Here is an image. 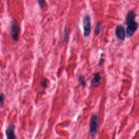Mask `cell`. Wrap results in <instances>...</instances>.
<instances>
[{
	"label": "cell",
	"mask_w": 139,
	"mask_h": 139,
	"mask_svg": "<svg viewBox=\"0 0 139 139\" xmlns=\"http://www.w3.org/2000/svg\"><path fill=\"white\" fill-rule=\"evenodd\" d=\"M4 94H1L0 95V106H2L3 104L4 101Z\"/></svg>",
	"instance_id": "13"
},
{
	"label": "cell",
	"mask_w": 139,
	"mask_h": 139,
	"mask_svg": "<svg viewBox=\"0 0 139 139\" xmlns=\"http://www.w3.org/2000/svg\"><path fill=\"white\" fill-rule=\"evenodd\" d=\"M39 5L40 6L41 8H45L47 6V4L45 1H44V0H39V1H38Z\"/></svg>",
	"instance_id": "11"
},
{
	"label": "cell",
	"mask_w": 139,
	"mask_h": 139,
	"mask_svg": "<svg viewBox=\"0 0 139 139\" xmlns=\"http://www.w3.org/2000/svg\"><path fill=\"white\" fill-rule=\"evenodd\" d=\"M104 63V59H103L102 58H101L100 59V60H99V65H102V64H103Z\"/></svg>",
	"instance_id": "14"
},
{
	"label": "cell",
	"mask_w": 139,
	"mask_h": 139,
	"mask_svg": "<svg viewBox=\"0 0 139 139\" xmlns=\"http://www.w3.org/2000/svg\"><path fill=\"white\" fill-rule=\"evenodd\" d=\"M70 35V30L68 28H65L64 32V39L65 41L67 42L69 39V35Z\"/></svg>",
	"instance_id": "10"
},
{
	"label": "cell",
	"mask_w": 139,
	"mask_h": 139,
	"mask_svg": "<svg viewBox=\"0 0 139 139\" xmlns=\"http://www.w3.org/2000/svg\"><path fill=\"white\" fill-rule=\"evenodd\" d=\"M101 79V75L99 73H96L94 74V78L92 81V85L94 87H97L100 84V81Z\"/></svg>",
	"instance_id": "7"
},
{
	"label": "cell",
	"mask_w": 139,
	"mask_h": 139,
	"mask_svg": "<svg viewBox=\"0 0 139 139\" xmlns=\"http://www.w3.org/2000/svg\"><path fill=\"white\" fill-rule=\"evenodd\" d=\"M11 31H10V35L13 40L18 41L19 39L20 34V26L15 19H13L11 24Z\"/></svg>",
	"instance_id": "4"
},
{
	"label": "cell",
	"mask_w": 139,
	"mask_h": 139,
	"mask_svg": "<svg viewBox=\"0 0 139 139\" xmlns=\"http://www.w3.org/2000/svg\"><path fill=\"white\" fill-rule=\"evenodd\" d=\"M16 127L14 125L8 126L6 130V135L7 139H18L15 135V130Z\"/></svg>",
	"instance_id": "6"
},
{
	"label": "cell",
	"mask_w": 139,
	"mask_h": 139,
	"mask_svg": "<svg viewBox=\"0 0 139 139\" xmlns=\"http://www.w3.org/2000/svg\"><path fill=\"white\" fill-rule=\"evenodd\" d=\"M78 79L79 82L81 84L82 86L84 88L85 87V86H86V85H87V82L84 76L82 75L79 76L78 78Z\"/></svg>",
	"instance_id": "8"
},
{
	"label": "cell",
	"mask_w": 139,
	"mask_h": 139,
	"mask_svg": "<svg viewBox=\"0 0 139 139\" xmlns=\"http://www.w3.org/2000/svg\"><path fill=\"white\" fill-rule=\"evenodd\" d=\"M41 85L42 87H43L44 88H46L47 86V80L45 78H43L42 79V81L41 82Z\"/></svg>",
	"instance_id": "12"
},
{
	"label": "cell",
	"mask_w": 139,
	"mask_h": 139,
	"mask_svg": "<svg viewBox=\"0 0 139 139\" xmlns=\"http://www.w3.org/2000/svg\"><path fill=\"white\" fill-rule=\"evenodd\" d=\"M115 34L119 39L123 41L126 38V30L124 27L121 25L117 26L115 29Z\"/></svg>",
	"instance_id": "5"
},
{
	"label": "cell",
	"mask_w": 139,
	"mask_h": 139,
	"mask_svg": "<svg viewBox=\"0 0 139 139\" xmlns=\"http://www.w3.org/2000/svg\"><path fill=\"white\" fill-rule=\"evenodd\" d=\"M82 26L83 29V35L85 38L89 36L91 30V24L90 15H85L82 20Z\"/></svg>",
	"instance_id": "3"
},
{
	"label": "cell",
	"mask_w": 139,
	"mask_h": 139,
	"mask_svg": "<svg viewBox=\"0 0 139 139\" xmlns=\"http://www.w3.org/2000/svg\"><path fill=\"white\" fill-rule=\"evenodd\" d=\"M99 119L97 114L93 115L91 117L90 122V135L91 137H94L97 133L99 127Z\"/></svg>",
	"instance_id": "2"
},
{
	"label": "cell",
	"mask_w": 139,
	"mask_h": 139,
	"mask_svg": "<svg viewBox=\"0 0 139 139\" xmlns=\"http://www.w3.org/2000/svg\"><path fill=\"white\" fill-rule=\"evenodd\" d=\"M136 14L133 10L128 13L126 17V24L127 27L126 35L128 38H130L135 34L138 28V23L135 21Z\"/></svg>",
	"instance_id": "1"
},
{
	"label": "cell",
	"mask_w": 139,
	"mask_h": 139,
	"mask_svg": "<svg viewBox=\"0 0 139 139\" xmlns=\"http://www.w3.org/2000/svg\"><path fill=\"white\" fill-rule=\"evenodd\" d=\"M102 27V23L101 22H99L97 24L96 26V28L95 29V35H97L98 34L100 33Z\"/></svg>",
	"instance_id": "9"
}]
</instances>
